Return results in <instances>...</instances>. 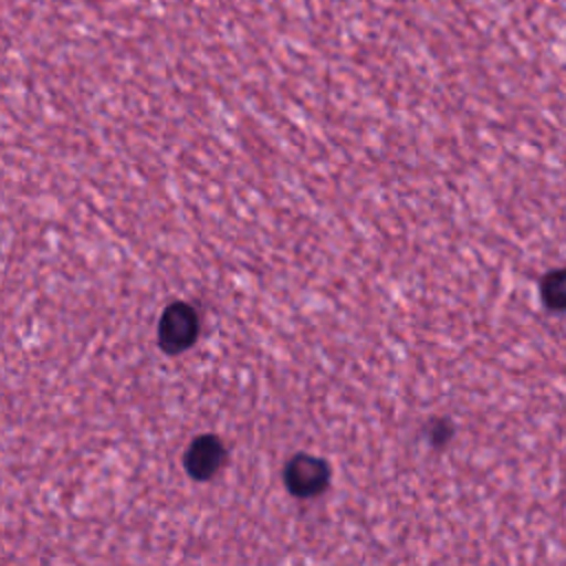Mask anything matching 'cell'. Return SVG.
<instances>
[{
    "mask_svg": "<svg viewBox=\"0 0 566 566\" xmlns=\"http://www.w3.org/2000/svg\"><path fill=\"white\" fill-rule=\"evenodd\" d=\"M283 480L294 497H316L329 484V467L323 458H316L312 453H296L285 464Z\"/></svg>",
    "mask_w": 566,
    "mask_h": 566,
    "instance_id": "7a4b0ae2",
    "label": "cell"
},
{
    "mask_svg": "<svg viewBox=\"0 0 566 566\" xmlns=\"http://www.w3.org/2000/svg\"><path fill=\"white\" fill-rule=\"evenodd\" d=\"M542 303L553 312H566V268L551 270L539 281Z\"/></svg>",
    "mask_w": 566,
    "mask_h": 566,
    "instance_id": "277c9868",
    "label": "cell"
},
{
    "mask_svg": "<svg viewBox=\"0 0 566 566\" xmlns=\"http://www.w3.org/2000/svg\"><path fill=\"white\" fill-rule=\"evenodd\" d=\"M199 336V314L190 303H170L157 325V340L166 354H181Z\"/></svg>",
    "mask_w": 566,
    "mask_h": 566,
    "instance_id": "6da1fadb",
    "label": "cell"
},
{
    "mask_svg": "<svg viewBox=\"0 0 566 566\" xmlns=\"http://www.w3.org/2000/svg\"><path fill=\"white\" fill-rule=\"evenodd\" d=\"M427 433H429L431 447L440 449V447H444V444L451 440V436H453V424H451L449 420H444V418H438V420H433V422L429 424Z\"/></svg>",
    "mask_w": 566,
    "mask_h": 566,
    "instance_id": "5b68a950",
    "label": "cell"
},
{
    "mask_svg": "<svg viewBox=\"0 0 566 566\" xmlns=\"http://www.w3.org/2000/svg\"><path fill=\"white\" fill-rule=\"evenodd\" d=\"M223 462H226V447L212 433L197 436L188 444L186 455H184V467H186L188 475L192 480H199V482L210 480L212 475H217L219 469L223 467Z\"/></svg>",
    "mask_w": 566,
    "mask_h": 566,
    "instance_id": "3957f363",
    "label": "cell"
}]
</instances>
